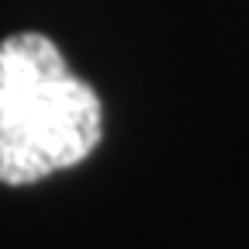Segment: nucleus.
Listing matches in <instances>:
<instances>
[{
  "mask_svg": "<svg viewBox=\"0 0 249 249\" xmlns=\"http://www.w3.org/2000/svg\"><path fill=\"white\" fill-rule=\"evenodd\" d=\"M104 135V107L59 45L38 31L0 42V183L24 187L83 163Z\"/></svg>",
  "mask_w": 249,
  "mask_h": 249,
  "instance_id": "obj_1",
  "label": "nucleus"
}]
</instances>
